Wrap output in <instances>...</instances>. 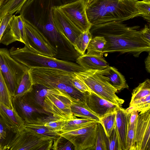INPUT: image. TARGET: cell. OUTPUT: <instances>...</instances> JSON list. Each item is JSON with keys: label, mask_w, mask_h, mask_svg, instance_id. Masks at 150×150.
Segmentation results:
<instances>
[{"label": "cell", "mask_w": 150, "mask_h": 150, "mask_svg": "<svg viewBox=\"0 0 150 150\" xmlns=\"http://www.w3.org/2000/svg\"><path fill=\"white\" fill-rule=\"evenodd\" d=\"M146 69L147 72L150 73V52H149L148 55L145 61Z\"/></svg>", "instance_id": "obj_44"}, {"label": "cell", "mask_w": 150, "mask_h": 150, "mask_svg": "<svg viewBox=\"0 0 150 150\" xmlns=\"http://www.w3.org/2000/svg\"><path fill=\"white\" fill-rule=\"evenodd\" d=\"M116 111L100 118L99 122L103 126L107 137L110 136L112 130L115 127Z\"/></svg>", "instance_id": "obj_33"}, {"label": "cell", "mask_w": 150, "mask_h": 150, "mask_svg": "<svg viewBox=\"0 0 150 150\" xmlns=\"http://www.w3.org/2000/svg\"><path fill=\"white\" fill-rule=\"evenodd\" d=\"M9 51L12 57L28 69L35 67H47L71 72H78L84 69L76 63L40 54L25 46L21 48L13 47Z\"/></svg>", "instance_id": "obj_4"}, {"label": "cell", "mask_w": 150, "mask_h": 150, "mask_svg": "<svg viewBox=\"0 0 150 150\" xmlns=\"http://www.w3.org/2000/svg\"><path fill=\"white\" fill-rule=\"evenodd\" d=\"M0 117L8 129L16 132L24 127V122L15 110L0 103Z\"/></svg>", "instance_id": "obj_19"}, {"label": "cell", "mask_w": 150, "mask_h": 150, "mask_svg": "<svg viewBox=\"0 0 150 150\" xmlns=\"http://www.w3.org/2000/svg\"><path fill=\"white\" fill-rule=\"evenodd\" d=\"M24 128L27 130L37 134L50 137L53 140L59 136V134L49 130L44 125L41 117L24 122Z\"/></svg>", "instance_id": "obj_21"}, {"label": "cell", "mask_w": 150, "mask_h": 150, "mask_svg": "<svg viewBox=\"0 0 150 150\" xmlns=\"http://www.w3.org/2000/svg\"><path fill=\"white\" fill-rule=\"evenodd\" d=\"M52 15L55 26L65 34L73 45L76 39L83 32L67 17L59 6L52 8Z\"/></svg>", "instance_id": "obj_16"}, {"label": "cell", "mask_w": 150, "mask_h": 150, "mask_svg": "<svg viewBox=\"0 0 150 150\" xmlns=\"http://www.w3.org/2000/svg\"><path fill=\"white\" fill-rule=\"evenodd\" d=\"M86 102L90 109L99 118L116 111L120 107L92 92L86 94Z\"/></svg>", "instance_id": "obj_17"}, {"label": "cell", "mask_w": 150, "mask_h": 150, "mask_svg": "<svg viewBox=\"0 0 150 150\" xmlns=\"http://www.w3.org/2000/svg\"><path fill=\"white\" fill-rule=\"evenodd\" d=\"M150 109V95H149L129 103V107L126 110L129 113L136 110L139 113H142Z\"/></svg>", "instance_id": "obj_31"}, {"label": "cell", "mask_w": 150, "mask_h": 150, "mask_svg": "<svg viewBox=\"0 0 150 150\" xmlns=\"http://www.w3.org/2000/svg\"><path fill=\"white\" fill-rule=\"evenodd\" d=\"M62 4L61 0H28L19 13L23 20L38 27L47 23L53 7Z\"/></svg>", "instance_id": "obj_7"}, {"label": "cell", "mask_w": 150, "mask_h": 150, "mask_svg": "<svg viewBox=\"0 0 150 150\" xmlns=\"http://www.w3.org/2000/svg\"><path fill=\"white\" fill-rule=\"evenodd\" d=\"M23 21L29 43L28 45L25 46L35 52L54 57L57 54V52L44 34L35 25Z\"/></svg>", "instance_id": "obj_10"}, {"label": "cell", "mask_w": 150, "mask_h": 150, "mask_svg": "<svg viewBox=\"0 0 150 150\" xmlns=\"http://www.w3.org/2000/svg\"><path fill=\"white\" fill-rule=\"evenodd\" d=\"M130 113L129 124L130 126H135L136 124L139 112L138 111L134 110Z\"/></svg>", "instance_id": "obj_43"}, {"label": "cell", "mask_w": 150, "mask_h": 150, "mask_svg": "<svg viewBox=\"0 0 150 150\" xmlns=\"http://www.w3.org/2000/svg\"><path fill=\"white\" fill-rule=\"evenodd\" d=\"M18 41L28 46V40L24 21L20 15H13L0 41V43L8 46Z\"/></svg>", "instance_id": "obj_14"}, {"label": "cell", "mask_w": 150, "mask_h": 150, "mask_svg": "<svg viewBox=\"0 0 150 150\" xmlns=\"http://www.w3.org/2000/svg\"><path fill=\"white\" fill-rule=\"evenodd\" d=\"M102 70L84 69L75 73L87 86L91 92L122 107L124 100L116 95L118 91L111 84L108 78L103 74Z\"/></svg>", "instance_id": "obj_5"}, {"label": "cell", "mask_w": 150, "mask_h": 150, "mask_svg": "<svg viewBox=\"0 0 150 150\" xmlns=\"http://www.w3.org/2000/svg\"><path fill=\"white\" fill-rule=\"evenodd\" d=\"M71 80V82L74 87L80 92L86 93L91 92L90 91L85 83L76 74Z\"/></svg>", "instance_id": "obj_39"}, {"label": "cell", "mask_w": 150, "mask_h": 150, "mask_svg": "<svg viewBox=\"0 0 150 150\" xmlns=\"http://www.w3.org/2000/svg\"><path fill=\"white\" fill-rule=\"evenodd\" d=\"M86 5L89 4L94 0H84Z\"/></svg>", "instance_id": "obj_47"}, {"label": "cell", "mask_w": 150, "mask_h": 150, "mask_svg": "<svg viewBox=\"0 0 150 150\" xmlns=\"http://www.w3.org/2000/svg\"><path fill=\"white\" fill-rule=\"evenodd\" d=\"M136 6L140 16L149 23L150 21V1H138Z\"/></svg>", "instance_id": "obj_36"}, {"label": "cell", "mask_w": 150, "mask_h": 150, "mask_svg": "<svg viewBox=\"0 0 150 150\" xmlns=\"http://www.w3.org/2000/svg\"><path fill=\"white\" fill-rule=\"evenodd\" d=\"M10 131L0 117V144L6 139Z\"/></svg>", "instance_id": "obj_40"}, {"label": "cell", "mask_w": 150, "mask_h": 150, "mask_svg": "<svg viewBox=\"0 0 150 150\" xmlns=\"http://www.w3.org/2000/svg\"><path fill=\"white\" fill-rule=\"evenodd\" d=\"M33 86V84L28 71L23 75L13 96L18 97L23 96L31 92Z\"/></svg>", "instance_id": "obj_29"}, {"label": "cell", "mask_w": 150, "mask_h": 150, "mask_svg": "<svg viewBox=\"0 0 150 150\" xmlns=\"http://www.w3.org/2000/svg\"><path fill=\"white\" fill-rule=\"evenodd\" d=\"M12 97L0 69V103L14 110L12 104Z\"/></svg>", "instance_id": "obj_30"}, {"label": "cell", "mask_w": 150, "mask_h": 150, "mask_svg": "<svg viewBox=\"0 0 150 150\" xmlns=\"http://www.w3.org/2000/svg\"><path fill=\"white\" fill-rule=\"evenodd\" d=\"M13 16V15H7L1 19L0 22V41Z\"/></svg>", "instance_id": "obj_41"}, {"label": "cell", "mask_w": 150, "mask_h": 150, "mask_svg": "<svg viewBox=\"0 0 150 150\" xmlns=\"http://www.w3.org/2000/svg\"><path fill=\"white\" fill-rule=\"evenodd\" d=\"M150 95V80L147 79L133 90L130 103L134 101Z\"/></svg>", "instance_id": "obj_32"}, {"label": "cell", "mask_w": 150, "mask_h": 150, "mask_svg": "<svg viewBox=\"0 0 150 150\" xmlns=\"http://www.w3.org/2000/svg\"><path fill=\"white\" fill-rule=\"evenodd\" d=\"M0 69L6 84L12 96L28 68L12 57L9 50L0 48Z\"/></svg>", "instance_id": "obj_8"}, {"label": "cell", "mask_w": 150, "mask_h": 150, "mask_svg": "<svg viewBox=\"0 0 150 150\" xmlns=\"http://www.w3.org/2000/svg\"><path fill=\"white\" fill-rule=\"evenodd\" d=\"M143 1H150V0H142Z\"/></svg>", "instance_id": "obj_48"}, {"label": "cell", "mask_w": 150, "mask_h": 150, "mask_svg": "<svg viewBox=\"0 0 150 150\" xmlns=\"http://www.w3.org/2000/svg\"><path fill=\"white\" fill-rule=\"evenodd\" d=\"M12 102L15 110L24 122L36 119L38 114H48L28 94L22 97L12 96Z\"/></svg>", "instance_id": "obj_13"}, {"label": "cell", "mask_w": 150, "mask_h": 150, "mask_svg": "<svg viewBox=\"0 0 150 150\" xmlns=\"http://www.w3.org/2000/svg\"><path fill=\"white\" fill-rule=\"evenodd\" d=\"M141 37L144 41L150 44V29L149 27L145 25L143 28L140 30Z\"/></svg>", "instance_id": "obj_42"}, {"label": "cell", "mask_w": 150, "mask_h": 150, "mask_svg": "<svg viewBox=\"0 0 150 150\" xmlns=\"http://www.w3.org/2000/svg\"><path fill=\"white\" fill-rule=\"evenodd\" d=\"M47 37L56 50L57 59L73 62L80 55L65 34L55 25L52 14L47 22L37 27Z\"/></svg>", "instance_id": "obj_6"}, {"label": "cell", "mask_w": 150, "mask_h": 150, "mask_svg": "<svg viewBox=\"0 0 150 150\" xmlns=\"http://www.w3.org/2000/svg\"><path fill=\"white\" fill-rule=\"evenodd\" d=\"M95 121L87 118H79L74 116L71 119L67 120L59 134L61 133L77 129L93 123Z\"/></svg>", "instance_id": "obj_25"}, {"label": "cell", "mask_w": 150, "mask_h": 150, "mask_svg": "<svg viewBox=\"0 0 150 150\" xmlns=\"http://www.w3.org/2000/svg\"><path fill=\"white\" fill-rule=\"evenodd\" d=\"M150 109L139 113L135 130L136 150H150Z\"/></svg>", "instance_id": "obj_15"}, {"label": "cell", "mask_w": 150, "mask_h": 150, "mask_svg": "<svg viewBox=\"0 0 150 150\" xmlns=\"http://www.w3.org/2000/svg\"><path fill=\"white\" fill-rule=\"evenodd\" d=\"M44 125L49 130L59 134L65 125L66 120L49 116L41 117Z\"/></svg>", "instance_id": "obj_28"}, {"label": "cell", "mask_w": 150, "mask_h": 150, "mask_svg": "<svg viewBox=\"0 0 150 150\" xmlns=\"http://www.w3.org/2000/svg\"><path fill=\"white\" fill-rule=\"evenodd\" d=\"M137 0H94L86 5V11L91 25L112 22H122L140 16Z\"/></svg>", "instance_id": "obj_2"}, {"label": "cell", "mask_w": 150, "mask_h": 150, "mask_svg": "<svg viewBox=\"0 0 150 150\" xmlns=\"http://www.w3.org/2000/svg\"><path fill=\"white\" fill-rule=\"evenodd\" d=\"M11 0H0V8Z\"/></svg>", "instance_id": "obj_45"}, {"label": "cell", "mask_w": 150, "mask_h": 150, "mask_svg": "<svg viewBox=\"0 0 150 150\" xmlns=\"http://www.w3.org/2000/svg\"><path fill=\"white\" fill-rule=\"evenodd\" d=\"M93 150H108L107 137L101 124L98 122L96 141Z\"/></svg>", "instance_id": "obj_34"}, {"label": "cell", "mask_w": 150, "mask_h": 150, "mask_svg": "<svg viewBox=\"0 0 150 150\" xmlns=\"http://www.w3.org/2000/svg\"><path fill=\"white\" fill-rule=\"evenodd\" d=\"M108 150H119L117 134L115 127L112 130L110 136L107 137Z\"/></svg>", "instance_id": "obj_38"}, {"label": "cell", "mask_w": 150, "mask_h": 150, "mask_svg": "<svg viewBox=\"0 0 150 150\" xmlns=\"http://www.w3.org/2000/svg\"><path fill=\"white\" fill-rule=\"evenodd\" d=\"M86 5L84 0H78L59 7L67 17L83 32L89 30L91 26L86 14Z\"/></svg>", "instance_id": "obj_12"}, {"label": "cell", "mask_w": 150, "mask_h": 150, "mask_svg": "<svg viewBox=\"0 0 150 150\" xmlns=\"http://www.w3.org/2000/svg\"><path fill=\"white\" fill-rule=\"evenodd\" d=\"M102 72L108 78L110 83L118 91L128 88L124 76L115 68L109 66L102 70Z\"/></svg>", "instance_id": "obj_23"}, {"label": "cell", "mask_w": 150, "mask_h": 150, "mask_svg": "<svg viewBox=\"0 0 150 150\" xmlns=\"http://www.w3.org/2000/svg\"><path fill=\"white\" fill-rule=\"evenodd\" d=\"M139 27L128 26L122 22H112L91 25L89 31L92 37L105 38L106 42L103 54L118 52L138 57L142 52H150V44L142 38Z\"/></svg>", "instance_id": "obj_1"}, {"label": "cell", "mask_w": 150, "mask_h": 150, "mask_svg": "<svg viewBox=\"0 0 150 150\" xmlns=\"http://www.w3.org/2000/svg\"></svg>", "instance_id": "obj_49"}, {"label": "cell", "mask_w": 150, "mask_h": 150, "mask_svg": "<svg viewBox=\"0 0 150 150\" xmlns=\"http://www.w3.org/2000/svg\"><path fill=\"white\" fill-rule=\"evenodd\" d=\"M98 122L59 134L73 144L74 150H93L96 138Z\"/></svg>", "instance_id": "obj_11"}, {"label": "cell", "mask_w": 150, "mask_h": 150, "mask_svg": "<svg viewBox=\"0 0 150 150\" xmlns=\"http://www.w3.org/2000/svg\"><path fill=\"white\" fill-rule=\"evenodd\" d=\"M115 128L117 132L119 150H126V139L130 113L119 107L116 111Z\"/></svg>", "instance_id": "obj_18"}, {"label": "cell", "mask_w": 150, "mask_h": 150, "mask_svg": "<svg viewBox=\"0 0 150 150\" xmlns=\"http://www.w3.org/2000/svg\"><path fill=\"white\" fill-rule=\"evenodd\" d=\"M76 63L85 70H102L109 66L103 57L86 54L80 55Z\"/></svg>", "instance_id": "obj_20"}, {"label": "cell", "mask_w": 150, "mask_h": 150, "mask_svg": "<svg viewBox=\"0 0 150 150\" xmlns=\"http://www.w3.org/2000/svg\"><path fill=\"white\" fill-rule=\"evenodd\" d=\"M62 4L71 3L78 0H61Z\"/></svg>", "instance_id": "obj_46"}, {"label": "cell", "mask_w": 150, "mask_h": 150, "mask_svg": "<svg viewBox=\"0 0 150 150\" xmlns=\"http://www.w3.org/2000/svg\"><path fill=\"white\" fill-rule=\"evenodd\" d=\"M27 0H11L0 8V20L5 16L19 13Z\"/></svg>", "instance_id": "obj_26"}, {"label": "cell", "mask_w": 150, "mask_h": 150, "mask_svg": "<svg viewBox=\"0 0 150 150\" xmlns=\"http://www.w3.org/2000/svg\"><path fill=\"white\" fill-rule=\"evenodd\" d=\"M73 98L58 89L48 88L43 108L54 117L68 120L73 116L71 108Z\"/></svg>", "instance_id": "obj_9"}, {"label": "cell", "mask_w": 150, "mask_h": 150, "mask_svg": "<svg viewBox=\"0 0 150 150\" xmlns=\"http://www.w3.org/2000/svg\"><path fill=\"white\" fill-rule=\"evenodd\" d=\"M73 144L68 139L59 135L53 140L52 149L54 150H74Z\"/></svg>", "instance_id": "obj_35"}, {"label": "cell", "mask_w": 150, "mask_h": 150, "mask_svg": "<svg viewBox=\"0 0 150 150\" xmlns=\"http://www.w3.org/2000/svg\"><path fill=\"white\" fill-rule=\"evenodd\" d=\"M106 42L103 37L95 36L92 37L88 46L86 54L103 57V51Z\"/></svg>", "instance_id": "obj_24"}, {"label": "cell", "mask_w": 150, "mask_h": 150, "mask_svg": "<svg viewBox=\"0 0 150 150\" xmlns=\"http://www.w3.org/2000/svg\"><path fill=\"white\" fill-rule=\"evenodd\" d=\"M28 72L33 85L39 84L49 89L57 88L72 98L86 101V95L88 92H80L72 83L74 72L43 67H31L28 69Z\"/></svg>", "instance_id": "obj_3"}, {"label": "cell", "mask_w": 150, "mask_h": 150, "mask_svg": "<svg viewBox=\"0 0 150 150\" xmlns=\"http://www.w3.org/2000/svg\"><path fill=\"white\" fill-rule=\"evenodd\" d=\"M136 125L130 126L128 123L126 139V150H136L135 142Z\"/></svg>", "instance_id": "obj_37"}, {"label": "cell", "mask_w": 150, "mask_h": 150, "mask_svg": "<svg viewBox=\"0 0 150 150\" xmlns=\"http://www.w3.org/2000/svg\"><path fill=\"white\" fill-rule=\"evenodd\" d=\"M71 108L73 116L100 122V118L90 109L86 101L73 98Z\"/></svg>", "instance_id": "obj_22"}, {"label": "cell", "mask_w": 150, "mask_h": 150, "mask_svg": "<svg viewBox=\"0 0 150 150\" xmlns=\"http://www.w3.org/2000/svg\"><path fill=\"white\" fill-rule=\"evenodd\" d=\"M92 38V34L88 30L82 32L76 39L73 45L80 55L85 54L89 42Z\"/></svg>", "instance_id": "obj_27"}]
</instances>
